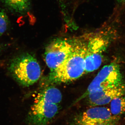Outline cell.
<instances>
[{
  "label": "cell",
  "mask_w": 125,
  "mask_h": 125,
  "mask_svg": "<svg viewBox=\"0 0 125 125\" xmlns=\"http://www.w3.org/2000/svg\"><path fill=\"white\" fill-rule=\"evenodd\" d=\"M73 42L70 54L56 69L51 71L49 78L51 83H69L80 78L85 73L87 39H74Z\"/></svg>",
  "instance_id": "1"
},
{
  "label": "cell",
  "mask_w": 125,
  "mask_h": 125,
  "mask_svg": "<svg viewBox=\"0 0 125 125\" xmlns=\"http://www.w3.org/2000/svg\"><path fill=\"white\" fill-rule=\"evenodd\" d=\"M14 79L24 87H29L40 79L41 69L35 57L29 53H23L11 60L8 68Z\"/></svg>",
  "instance_id": "2"
},
{
  "label": "cell",
  "mask_w": 125,
  "mask_h": 125,
  "mask_svg": "<svg viewBox=\"0 0 125 125\" xmlns=\"http://www.w3.org/2000/svg\"><path fill=\"white\" fill-rule=\"evenodd\" d=\"M112 30H102L87 36V49L85 58V73L99 68L103 55L112 39Z\"/></svg>",
  "instance_id": "3"
},
{
  "label": "cell",
  "mask_w": 125,
  "mask_h": 125,
  "mask_svg": "<svg viewBox=\"0 0 125 125\" xmlns=\"http://www.w3.org/2000/svg\"><path fill=\"white\" fill-rule=\"evenodd\" d=\"M122 84V76L119 66L115 62H112L101 69L81 98L86 97L92 92L114 88Z\"/></svg>",
  "instance_id": "4"
},
{
  "label": "cell",
  "mask_w": 125,
  "mask_h": 125,
  "mask_svg": "<svg viewBox=\"0 0 125 125\" xmlns=\"http://www.w3.org/2000/svg\"><path fill=\"white\" fill-rule=\"evenodd\" d=\"M73 45V39H58L47 47L45 61L51 71L56 69L66 59L71 52Z\"/></svg>",
  "instance_id": "5"
},
{
  "label": "cell",
  "mask_w": 125,
  "mask_h": 125,
  "mask_svg": "<svg viewBox=\"0 0 125 125\" xmlns=\"http://www.w3.org/2000/svg\"><path fill=\"white\" fill-rule=\"evenodd\" d=\"M58 105L34 99L27 120L32 125H47L58 113Z\"/></svg>",
  "instance_id": "6"
},
{
  "label": "cell",
  "mask_w": 125,
  "mask_h": 125,
  "mask_svg": "<svg viewBox=\"0 0 125 125\" xmlns=\"http://www.w3.org/2000/svg\"><path fill=\"white\" fill-rule=\"evenodd\" d=\"M119 116H114L110 109L103 107L89 108L78 117L77 125H116Z\"/></svg>",
  "instance_id": "7"
},
{
  "label": "cell",
  "mask_w": 125,
  "mask_h": 125,
  "mask_svg": "<svg viewBox=\"0 0 125 125\" xmlns=\"http://www.w3.org/2000/svg\"><path fill=\"white\" fill-rule=\"evenodd\" d=\"M125 95V86L123 84L107 89L97 90L87 95L91 105L100 106L107 104L112 100Z\"/></svg>",
  "instance_id": "8"
},
{
  "label": "cell",
  "mask_w": 125,
  "mask_h": 125,
  "mask_svg": "<svg viewBox=\"0 0 125 125\" xmlns=\"http://www.w3.org/2000/svg\"><path fill=\"white\" fill-rule=\"evenodd\" d=\"M35 99L58 105L62 100V94L58 89L49 87L40 91Z\"/></svg>",
  "instance_id": "9"
},
{
  "label": "cell",
  "mask_w": 125,
  "mask_h": 125,
  "mask_svg": "<svg viewBox=\"0 0 125 125\" xmlns=\"http://www.w3.org/2000/svg\"><path fill=\"white\" fill-rule=\"evenodd\" d=\"M9 9L16 13L22 14L27 11L30 6V0H2Z\"/></svg>",
  "instance_id": "10"
},
{
  "label": "cell",
  "mask_w": 125,
  "mask_h": 125,
  "mask_svg": "<svg viewBox=\"0 0 125 125\" xmlns=\"http://www.w3.org/2000/svg\"><path fill=\"white\" fill-rule=\"evenodd\" d=\"M110 111L114 116H119L125 113V95L112 100L110 104Z\"/></svg>",
  "instance_id": "11"
},
{
  "label": "cell",
  "mask_w": 125,
  "mask_h": 125,
  "mask_svg": "<svg viewBox=\"0 0 125 125\" xmlns=\"http://www.w3.org/2000/svg\"><path fill=\"white\" fill-rule=\"evenodd\" d=\"M9 19L6 14L0 11V36L2 35L8 28Z\"/></svg>",
  "instance_id": "12"
},
{
  "label": "cell",
  "mask_w": 125,
  "mask_h": 125,
  "mask_svg": "<svg viewBox=\"0 0 125 125\" xmlns=\"http://www.w3.org/2000/svg\"><path fill=\"white\" fill-rule=\"evenodd\" d=\"M5 47V45H3L2 43H0V53H1V52L4 50Z\"/></svg>",
  "instance_id": "13"
},
{
  "label": "cell",
  "mask_w": 125,
  "mask_h": 125,
  "mask_svg": "<svg viewBox=\"0 0 125 125\" xmlns=\"http://www.w3.org/2000/svg\"><path fill=\"white\" fill-rule=\"evenodd\" d=\"M118 1H119L120 2L125 4V0H118Z\"/></svg>",
  "instance_id": "14"
},
{
  "label": "cell",
  "mask_w": 125,
  "mask_h": 125,
  "mask_svg": "<svg viewBox=\"0 0 125 125\" xmlns=\"http://www.w3.org/2000/svg\"></svg>",
  "instance_id": "15"
}]
</instances>
